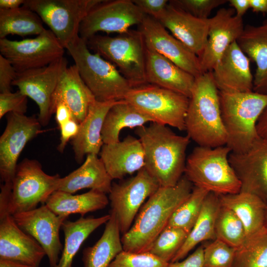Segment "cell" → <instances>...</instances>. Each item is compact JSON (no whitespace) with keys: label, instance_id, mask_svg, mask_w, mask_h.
Returning a JSON list of instances; mask_svg holds the SVG:
<instances>
[{"label":"cell","instance_id":"ba28073f","mask_svg":"<svg viewBox=\"0 0 267 267\" xmlns=\"http://www.w3.org/2000/svg\"><path fill=\"white\" fill-rule=\"evenodd\" d=\"M86 42L89 49L114 64L133 88L147 84L146 47L139 30L116 37L95 35Z\"/></svg>","mask_w":267,"mask_h":267},{"label":"cell","instance_id":"e575fe53","mask_svg":"<svg viewBox=\"0 0 267 267\" xmlns=\"http://www.w3.org/2000/svg\"><path fill=\"white\" fill-rule=\"evenodd\" d=\"M45 29L39 15L26 7L0 9V39L8 35L38 36Z\"/></svg>","mask_w":267,"mask_h":267},{"label":"cell","instance_id":"ffe728a7","mask_svg":"<svg viewBox=\"0 0 267 267\" xmlns=\"http://www.w3.org/2000/svg\"><path fill=\"white\" fill-rule=\"evenodd\" d=\"M45 256L41 245L17 225L12 215L0 213V259L40 267Z\"/></svg>","mask_w":267,"mask_h":267},{"label":"cell","instance_id":"cb8c5ba5","mask_svg":"<svg viewBox=\"0 0 267 267\" xmlns=\"http://www.w3.org/2000/svg\"><path fill=\"white\" fill-rule=\"evenodd\" d=\"M145 72L147 84L190 97L195 77L164 56L146 48Z\"/></svg>","mask_w":267,"mask_h":267},{"label":"cell","instance_id":"c3c4849f","mask_svg":"<svg viewBox=\"0 0 267 267\" xmlns=\"http://www.w3.org/2000/svg\"><path fill=\"white\" fill-rule=\"evenodd\" d=\"M54 113L59 128L71 119H74L70 110L62 102H58L55 105Z\"/></svg>","mask_w":267,"mask_h":267},{"label":"cell","instance_id":"8fae6325","mask_svg":"<svg viewBox=\"0 0 267 267\" xmlns=\"http://www.w3.org/2000/svg\"><path fill=\"white\" fill-rule=\"evenodd\" d=\"M160 187L144 168L134 176L119 183H112L108 197L110 213L115 216L122 235L132 226L145 200Z\"/></svg>","mask_w":267,"mask_h":267},{"label":"cell","instance_id":"bcb514c9","mask_svg":"<svg viewBox=\"0 0 267 267\" xmlns=\"http://www.w3.org/2000/svg\"><path fill=\"white\" fill-rule=\"evenodd\" d=\"M60 130V143L57 150L63 153L70 140H72L78 133L79 124L74 119H72L59 127Z\"/></svg>","mask_w":267,"mask_h":267},{"label":"cell","instance_id":"f5cc1de1","mask_svg":"<svg viewBox=\"0 0 267 267\" xmlns=\"http://www.w3.org/2000/svg\"><path fill=\"white\" fill-rule=\"evenodd\" d=\"M25 0H0V9H14L23 5Z\"/></svg>","mask_w":267,"mask_h":267},{"label":"cell","instance_id":"7c38bea8","mask_svg":"<svg viewBox=\"0 0 267 267\" xmlns=\"http://www.w3.org/2000/svg\"><path fill=\"white\" fill-rule=\"evenodd\" d=\"M65 49L49 29L32 39H0V54L17 72L46 66L63 57Z\"/></svg>","mask_w":267,"mask_h":267},{"label":"cell","instance_id":"836d02e7","mask_svg":"<svg viewBox=\"0 0 267 267\" xmlns=\"http://www.w3.org/2000/svg\"><path fill=\"white\" fill-rule=\"evenodd\" d=\"M153 122L148 116L123 99L118 101L108 111L101 135L104 144L119 142L120 132L124 128H138Z\"/></svg>","mask_w":267,"mask_h":267},{"label":"cell","instance_id":"f6af8a7d","mask_svg":"<svg viewBox=\"0 0 267 267\" xmlns=\"http://www.w3.org/2000/svg\"><path fill=\"white\" fill-rule=\"evenodd\" d=\"M145 14L158 19L169 4L167 0H133Z\"/></svg>","mask_w":267,"mask_h":267},{"label":"cell","instance_id":"f35d334b","mask_svg":"<svg viewBox=\"0 0 267 267\" xmlns=\"http://www.w3.org/2000/svg\"><path fill=\"white\" fill-rule=\"evenodd\" d=\"M188 234L180 228L167 225L155 239L148 252L169 263L184 244Z\"/></svg>","mask_w":267,"mask_h":267},{"label":"cell","instance_id":"7bdbcfd3","mask_svg":"<svg viewBox=\"0 0 267 267\" xmlns=\"http://www.w3.org/2000/svg\"><path fill=\"white\" fill-rule=\"evenodd\" d=\"M27 96L19 90L0 93V119L9 113L25 114L27 109Z\"/></svg>","mask_w":267,"mask_h":267},{"label":"cell","instance_id":"3957f363","mask_svg":"<svg viewBox=\"0 0 267 267\" xmlns=\"http://www.w3.org/2000/svg\"><path fill=\"white\" fill-rule=\"evenodd\" d=\"M185 117V131L198 146L226 145L227 134L220 107L219 90L212 71L195 78Z\"/></svg>","mask_w":267,"mask_h":267},{"label":"cell","instance_id":"f546056e","mask_svg":"<svg viewBox=\"0 0 267 267\" xmlns=\"http://www.w3.org/2000/svg\"><path fill=\"white\" fill-rule=\"evenodd\" d=\"M109 201L106 194L96 190L90 189L77 195L56 190L49 196L44 204L56 215L68 218L75 214L84 217L88 213L102 210Z\"/></svg>","mask_w":267,"mask_h":267},{"label":"cell","instance_id":"4316f807","mask_svg":"<svg viewBox=\"0 0 267 267\" xmlns=\"http://www.w3.org/2000/svg\"><path fill=\"white\" fill-rule=\"evenodd\" d=\"M112 179L97 155L89 154L82 165L63 178H60L57 190L74 194L84 188L109 193Z\"/></svg>","mask_w":267,"mask_h":267},{"label":"cell","instance_id":"9f6ffc18","mask_svg":"<svg viewBox=\"0 0 267 267\" xmlns=\"http://www.w3.org/2000/svg\"><path fill=\"white\" fill-rule=\"evenodd\" d=\"M266 21H267V20Z\"/></svg>","mask_w":267,"mask_h":267},{"label":"cell","instance_id":"11a10c76","mask_svg":"<svg viewBox=\"0 0 267 267\" xmlns=\"http://www.w3.org/2000/svg\"><path fill=\"white\" fill-rule=\"evenodd\" d=\"M266 203H267V207H266V213H265V226L267 228V202Z\"/></svg>","mask_w":267,"mask_h":267},{"label":"cell","instance_id":"f1b7e54d","mask_svg":"<svg viewBox=\"0 0 267 267\" xmlns=\"http://www.w3.org/2000/svg\"><path fill=\"white\" fill-rule=\"evenodd\" d=\"M221 206L226 207L238 217L245 228L246 238L265 226L267 203L258 196L241 191L219 195Z\"/></svg>","mask_w":267,"mask_h":267},{"label":"cell","instance_id":"f907efd6","mask_svg":"<svg viewBox=\"0 0 267 267\" xmlns=\"http://www.w3.org/2000/svg\"><path fill=\"white\" fill-rule=\"evenodd\" d=\"M228 1L234 10L235 14L240 17H242L250 8L249 0H229Z\"/></svg>","mask_w":267,"mask_h":267},{"label":"cell","instance_id":"4dcf8cb0","mask_svg":"<svg viewBox=\"0 0 267 267\" xmlns=\"http://www.w3.org/2000/svg\"><path fill=\"white\" fill-rule=\"evenodd\" d=\"M110 214L95 218L81 217L75 221L66 220L61 229L64 244L58 264L55 267H72L74 258L89 236L110 219Z\"/></svg>","mask_w":267,"mask_h":267},{"label":"cell","instance_id":"603a6c76","mask_svg":"<svg viewBox=\"0 0 267 267\" xmlns=\"http://www.w3.org/2000/svg\"><path fill=\"white\" fill-rule=\"evenodd\" d=\"M100 159L112 179H121L144 167V153L138 138L128 135L119 142L104 144Z\"/></svg>","mask_w":267,"mask_h":267},{"label":"cell","instance_id":"484cf974","mask_svg":"<svg viewBox=\"0 0 267 267\" xmlns=\"http://www.w3.org/2000/svg\"><path fill=\"white\" fill-rule=\"evenodd\" d=\"M96 100L81 78L75 64L63 72L53 93L52 108L64 103L70 110L73 118L80 124L86 117L90 104Z\"/></svg>","mask_w":267,"mask_h":267},{"label":"cell","instance_id":"db71d44e","mask_svg":"<svg viewBox=\"0 0 267 267\" xmlns=\"http://www.w3.org/2000/svg\"><path fill=\"white\" fill-rule=\"evenodd\" d=\"M0 267H40L21 264L7 260L0 259Z\"/></svg>","mask_w":267,"mask_h":267},{"label":"cell","instance_id":"7dc6e473","mask_svg":"<svg viewBox=\"0 0 267 267\" xmlns=\"http://www.w3.org/2000/svg\"><path fill=\"white\" fill-rule=\"evenodd\" d=\"M203 251L201 246L182 260L169 263L167 267H204Z\"/></svg>","mask_w":267,"mask_h":267},{"label":"cell","instance_id":"d6a6232c","mask_svg":"<svg viewBox=\"0 0 267 267\" xmlns=\"http://www.w3.org/2000/svg\"><path fill=\"white\" fill-rule=\"evenodd\" d=\"M219 195L209 193L200 214L181 247L171 262L182 260L200 243L216 239L215 223L221 207Z\"/></svg>","mask_w":267,"mask_h":267},{"label":"cell","instance_id":"7a4b0ae2","mask_svg":"<svg viewBox=\"0 0 267 267\" xmlns=\"http://www.w3.org/2000/svg\"><path fill=\"white\" fill-rule=\"evenodd\" d=\"M135 133L143 147L144 168L160 186L176 185L184 173L190 137L155 122L136 128Z\"/></svg>","mask_w":267,"mask_h":267},{"label":"cell","instance_id":"277c9868","mask_svg":"<svg viewBox=\"0 0 267 267\" xmlns=\"http://www.w3.org/2000/svg\"><path fill=\"white\" fill-rule=\"evenodd\" d=\"M221 114L231 152L243 153L261 138L257 124L267 106V94L219 91Z\"/></svg>","mask_w":267,"mask_h":267},{"label":"cell","instance_id":"681fc988","mask_svg":"<svg viewBox=\"0 0 267 267\" xmlns=\"http://www.w3.org/2000/svg\"><path fill=\"white\" fill-rule=\"evenodd\" d=\"M257 131L259 137L262 139L267 141V106L258 121Z\"/></svg>","mask_w":267,"mask_h":267},{"label":"cell","instance_id":"9c48e42d","mask_svg":"<svg viewBox=\"0 0 267 267\" xmlns=\"http://www.w3.org/2000/svg\"><path fill=\"white\" fill-rule=\"evenodd\" d=\"M124 100L149 117L153 122L185 131L189 98L180 93L146 84L132 88Z\"/></svg>","mask_w":267,"mask_h":267},{"label":"cell","instance_id":"6da1fadb","mask_svg":"<svg viewBox=\"0 0 267 267\" xmlns=\"http://www.w3.org/2000/svg\"><path fill=\"white\" fill-rule=\"evenodd\" d=\"M192 189V184L184 175L174 186H160L143 204L130 229L122 235L123 250L135 253L148 252Z\"/></svg>","mask_w":267,"mask_h":267},{"label":"cell","instance_id":"2e32d148","mask_svg":"<svg viewBox=\"0 0 267 267\" xmlns=\"http://www.w3.org/2000/svg\"><path fill=\"white\" fill-rule=\"evenodd\" d=\"M12 217L17 225L43 248L50 267H55L63 246L60 240L59 230L68 218L56 215L44 204Z\"/></svg>","mask_w":267,"mask_h":267},{"label":"cell","instance_id":"8992f818","mask_svg":"<svg viewBox=\"0 0 267 267\" xmlns=\"http://www.w3.org/2000/svg\"><path fill=\"white\" fill-rule=\"evenodd\" d=\"M79 74L95 99L118 101L133 88L117 67L99 54L92 53L87 42L78 36L65 47Z\"/></svg>","mask_w":267,"mask_h":267},{"label":"cell","instance_id":"4fadbf2b","mask_svg":"<svg viewBox=\"0 0 267 267\" xmlns=\"http://www.w3.org/2000/svg\"><path fill=\"white\" fill-rule=\"evenodd\" d=\"M145 15L133 0H103L81 22L79 36L87 41L99 32L126 33L133 25H139Z\"/></svg>","mask_w":267,"mask_h":267},{"label":"cell","instance_id":"74e56055","mask_svg":"<svg viewBox=\"0 0 267 267\" xmlns=\"http://www.w3.org/2000/svg\"><path fill=\"white\" fill-rule=\"evenodd\" d=\"M215 235L216 239L235 249L240 247L246 239L241 221L233 212L222 206L216 220Z\"/></svg>","mask_w":267,"mask_h":267},{"label":"cell","instance_id":"30bf717a","mask_svg":"<svg viewBox=\"0 0 267 267\" xmlns=\"http://www.w3.org/2000/svg\"><path fill=\"white\" fill-rule=\"evenodd\" d=\"M103 0H25L23 6L41 18L60 43L66 46L78 36L81 22Z\"/></svg>","mask_w":267,"mask_h":267},{"label":"cell","instance_id":"7402d4cb","mask_svg":"<svg viewBox=\"0 0 267 267\" xmlns=\"http://www.w3.org/2000/svg\"><path fill=\"white\" fill-rule=\"evenodd\" d=\"M157 20L198 57L201 56L207 42L209 18H197L169 2Z\"/></svg>","mask_w":267,"mask_h":267},{"label":"cell","instance_id":"52a82bcc","mask_svg":"<svg viewBox=\"0 0 267 267\" xmlns=\"http://www.w3.org/2000/svg\"><path fill=\"white\" fill-rule=\"evenodd\" d=\"M226 146L195 147L187 157L184 176L195 187L219 195L239 192L241 183L231 165Z\"/></svg>","mask_w":267,"mask_h":267},{"label":"cell","instance_id":"ab89813d","mask_svg":"<svg viewBox=\"0 0 267 267\" xmlns=\"http://www.w3.org/2000/svg\"><path fill=\"white\" fill-rule=\"evenodd\" d=\"M236 249L215 239L203 246L204 267H233Z\"/></svg>","mask_w":267,"mask_h":267},{"label":"cell","instance_id":"816d5d0a","mask_svg":"<svg viewBox=\"0 0 267 267\" xmlns=\"http://www.w3.org/2000/svg\"><path fill=\"white\" fill-rule=\"evenodd\" d=\"M249 3L254 12L267 13V0H249Z\"/></svg>","mask_w":267,"mask_h":267},{"label":"cell","instance_id":"b9f144b4","mask_svg":"<svg viewBox=\"0 0 267 267\" xmlns=\"http://www.w3.org/2000/svg\"><path fill=\"white\" fill-rule=\"evenodd\" d=\"M226 0H173L169 3L199 18L207 19L215 8L223 5Z\"/></svg>","mask_w":267,"mask_h":267},{"label":"cell","instance_id":"e0dca14e","mask_svg":"<svg viewBox=\"0 0 267 267\" xmlns=\"http://www.w3.org/2000/svg\"><path fill=\"white\" fill-rule=\"evenodd\" d=\"M139 26L147 49L164 56L195 78L202 74L198 57L158 20L146 15Z\"/></svg>","mask_w":267,"mask_h":267},{"label":"cell","instance_id":"5b68a950","mask_svg":"<svg viewBox=\"0 0 267 267\" xmlns=\"http://www.w3.org/2000/svg\"><path fill=\"white\" fill-rule=\"evenodd\" d=\"M60 177L49 175L39 161L24 159L18 164L11 184L0 185V213L11 215L28 211L44 204L57 190Z\"/></svg>","mask_w":267,"mask_h":267},{"label":"cell","instance_id":"60d3db41","mask_svg":"<svg viewBox=\"0 0 267 267\" xmlns=\"http://www.w3.org/2000/svg\"><path fill=\"white\" fill-rule=\"evenodd\" d=\"M169 264L148 252L135 253L123 250L109 267H167Z\"/></svg>","mask_w":267,"mask_h":267},{"label":"cell","instance_id":"d6986e66","mask_svg":"<svg viewBox=\"0 0 267 267\" xmlns=\"http://www.w3.org/2000/svg\"><path fill=\"white\" fill-rule=\"evenodd\" d=\"M229 162L241 183V191L267 202V141L259 139L247 151L231 152Z\"/></svg>","mask_w":267,"mask_h":267},{"label":"cell","instance_id":"83f0119b","mask_svg":"<svg viewBox=\"0 0 267 267\" xmlns=\"http://www.w3.org/2000/svg\"><path fill=\"white\" fill-rule=\"evenodd\" d=\"M237 43L256 66L254 91L267 94V22L259 26L247 25Z\"/></svg>","mask_w":267,"mask_h":267},{"label":"cell","instance_id":"d4e9b609","mask_svg":"<svg viewBox=\"0 0 267 267\" xmlns=\"http://www.w3.org/2000/svg\"><path fill=\"white\" fill-rule=\"evenodd\" d=\"M117 102L95 100L89 106L86 117L79 124L78 134L71 140L78 163L82 162L86 155L99 153L104 144L101 132L104 119L110 108Z\"/></svg>","mask_w":267,"mask_h":267},{"label":"cell","instance_id":"d590c367","mask_svg":"<svg viewBox=\"0 0 267 267\" xmlns=\"http://www.w3.org/2000/svg\"><path fill=\"white\" fill-rule=\"evenodd\" d=\"M233 267H267V228L247 237L236 250Z\"/></svg>","mask_w":267,"mask_h":267},{"label":"cell","instance_id":"ee69618b","mask_svg":"<svg viewBox=\"0 0 267 267\" xmlns=\"http://www.w3.org/2000/svg\"><path fill=\"white\" fill-rule=\"evenodd\" d=\"M17 72L12 64L0 54V92H11L12 82L16 77Z\"/></svg>","mask_w":267,"mask_h":267},{"label":"cell","instance_id":"5bb4252c","mask_svg":"<svg viewBox=\"0 0 267 267\" xmlns=\"http://www.w3.org/2000/svg\"><path fill=\"white\" fill-rule=\"evenodd\" d=\"M67 64L63 56L46 66L17 72L12 82V86L36 103L39 109L38 118L42 126L47 125L53 114V95Z\"/></svg>","mask_w":267,"mask_h":267},{"label":"cell","instance_id":"ac0fdd59","mask_svg":"<svg viewBox=\"0 0 267 267\" xmlns=\"http://www.w3.org/2000/svg\"><path fill=\"white\" fill-rule=\"evenodd\" d=\"M244 28L242 17L237 16L231 8H221L209 18L207 42L198 57L202 73L213 71L226 49L237 42Z\"/></svg>","mask_w":267,"mask_h":267},{"label":"cell","instance_id":"8d00e7d4","mask_svg":"<svg viewBox=\"0 0 267 267\" xmlns=\"http://www.w3.org/2000/svg\"><path fill=\"white\" fill-rule=\"evenodd\" d=\"M209 193L194 186L189 196L175 211L167 225L180 228L189 233L197 220Z\"/></svg>","mask_w":267,"mask_h":267},{"label":"cell","instance_id":"1f68e13d","mask_svg":"<svg viewBox=\"0 0 267 267\" xmlns=\"http://www.w3.org/2000/svg\"><path fill=\"white\" fill-rule=\"evenodd\" d=\"M102 235L92 246L83 251L84 267H109L115 257L123 251L121 231L116 219L110 213Z\"/></svg>","mask_w":267,"mask_h":267},{"label":"cell","instance_id":"9a60e30c","mask_svg":"<svg viewBox=\"0 0 267 267\" xmlns=\"http://www.w3.org/2000/svg\"><path fill=\"white\" fill-rule=\"evenodd\" d=\"M6 125L0 137V176L2 183H11L19 157L27 143L42 133L38 118L35 116L9 113Z\"/></svg>","mask_w":267,"mask_h":267},{"label":"cell","instance_id":"44dd1931","mask_svg":"<svg viewBox=\"0 0 267 267\" xmlns=\"http://www.w3.org/2000/svg\"><path fill=\"white\" fill-rule=\"evenodd\" d=\"M212 72L219 91H253L254 76L251 71L250 59L237 42L226 49Z\"/></svg>","mask_w":267,"mask_h":267}]
</instances>
